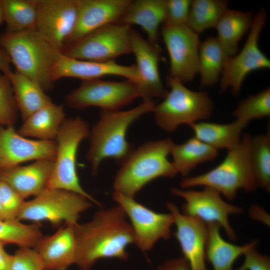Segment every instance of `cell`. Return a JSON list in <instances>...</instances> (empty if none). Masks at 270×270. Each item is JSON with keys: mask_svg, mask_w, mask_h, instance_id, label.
I'll use <instances>...</instances> for the list:
<instances>
[{"mask_svg": "<svg viewBox=\"0 0 270 270\" xmlns=\"http://www.w3.org/2000/svg\"><path fill=\"white\" fill-rule=\"evenodd\" d=\"M250 160L257 184L269 192L270 190V134L252 137Z\"/></svg>", "mask_w": 270, "mask_h": 270, "instance_id": "33", "label": "cell"}, {"mask_svg": "<svg viewBox=\"0 0 270 270\" xmlns=\"http://www.w3.org/2000/svg\"><path fill=\"white\" fill-rule=\"evenodd\" d=\"M10 270H44L38 254L30 247H20L11 256Z\"/></svg>", "mask_w": 270, "mask_h": 270, "instance_id": "39", "label": "cell"}, {"mask_svg": "<svg viewBox=\"0 0 270 270\" xmlns=\"http://www.w3.org/2000/svg\"><path fill=\"white\" fill-rule=\"evenodd\" d=\"M90 133L88 124L80 118L64 120L56 138L54 166L47 188L72 192L100 206L82 187L76 170L78 148L81 142L88 137Z\"/></svg>", "mask_w": 270, "mask_h": 270, "instance_id": "7", "label": "cell"}, {"mask_svg": "<svg viewBox=\"0 0 270 270\" xmlns=\"http://www.w3.org/2000/svg\"><path fill=\"white\" fill-rule=\"evenodd\" d=\"M112 198L124 212L130 222L134 242L142 252L150 250L160 240L170 238L174 224L172 213H158L132 198L114 192Z\"/></svg>", "mask_w": 270, "mask_h": 270, "instance_id": "12", "label": "cell"}, {"mask_svg": "<svg viewBox=\"0 0 270 270\" xmlns=\"http://www.w3.org/2000/svg\"><path fill=\"white\" fill-rule=\"evenodd\" d=\"M192 0H166L164 26L186 24Z\"/></svg>", "mask_w": 270, "mask_h": 270, "instance_id": "38", "label": "cell"}, {"mask_svg": "<svg viewBox=\"0 0 270 270\" xmlns=\"http://www.w3.org/2000/svg\"><path fill=\"white\" fill-rule=\"evenodd\" d=\"M228 9V2L224 0H192L186 25L199 34L215 27Z\"/></svg>", "mask_w": 270, "mask_h": 270, "instance_id": "32", "label": "cell"}, {"mask_svg": "<svg viewBox=\"0 0 270 270\" xmlns=\"http://www.w3.org/2000/svg\"><path fill=\"white\" fill-rule=\"evenodd\" d=\"M166 0H130L118 23L140 26L147 35L148 42L158 46L160 27L165 16Z\"/></svg>", "mask_w": 270, "mask_h": 270, "instance_id": "23", "label": "cell"}, {"mask_svg": "<svg viewBox=\"0 0 270 270\" xmlns=\"http://www.w3.org/2000/svg\"><path fill=\"white\" fill-rule=\"evenodd\" d=\"M10 64L11 61L8 54L0 46V70L8 76L12 72Z\"/></svg>", "mask_w": 270, "mask_h": 270, "instance_id": "42", "label": "cell"}, {"mask_svg": "<svg viewBox=\"0 0 270 270\" xmlns=\"http://www.w3.org/2000/svg\"><path fill=\"white\" fill-rule=\"evenodd\" d=\"M11 255L5 251H0V270H10Z\"/></svg>", "mask_w": 270, "mask_h": 270, "instance_id": "43", "label": "cell"}, {"mask_svg": "<svg viewBox=\"0 0 270 270\" xmlns=\"http://www.w3.org/2000/svg\"><path fill=\"white\" fill-rule=\"evenodd\" d=\"M251 12L228 9L215 26L216 38L226 56L230 57L238 52V43L249 32L252 20Z\"/></svg>", "mask_w": 270, "mask_h": 270, "instance_id": "26", "label": "cell"}, {"mask_svg": "<svg viewBox=\"0 0 270 270\" xmlns=\"http://www.w3.org/2000/svg\"><path fill=\"white\" fill-rule=\"evenodd\" d=\"M166 82L170 90L153 110L156 123L162 129L172 132L181 124L190 126L210 116L214 104L207 92L192 90L168 75Z\"/></svg>", "mask_w": 270, "mask_h": 270, "instance_id": "6", "label": "cell"}, {"mask_svg": "<svg viewBox=\"0 0 270 270\" xmlns=\"http://www.w3.org/2000/svg\"><path fill=\"white\" fill-rule=\"evenodd\" d=\"M112 75L124 77L136 85L140 80L136 65H121L114 60L96 62L80 60L68 57L62 52L54 64L51 78L53 82L64 78H77L84 81Z\"/></svg>", "mask_w": 270, "mask_h": 270, "instance_id": "18", "label": "cell"}, {"mask_svg": "<svg viewBox=\"0 0 270 270\" xmlns=\"http://www.w3.org/2000/svg\"><path fill=\"white\" fill-rule=\"evenodd\" d=\"M247 125L236 120L225 124L210 122H196L190 126L194 137L218 150H228L236 146L242 138V130Z\"/></svg>", "mask_w": 270, "mask_h": 270, "instance_id": "27", "label": "cell"}, {"mask_svg": "<svg viewBox=\"0 0 270 270\" xmlns=\"http://www.w3.org/2000/svg\"><path fill=\"white\" fill-rule=\"evenodd\" d=\"M0 46L8 54L16 72L38 83L44 90L52 86L51 73L62 52L34 29L0 36Z\"/></svg>", "mask_w": 270, "mask_h": 270, "instance_id": "4", "label": "cell"}, {"mask_svg": "<svg viewBox=\"0 0 270 270\" xmlns=\"http://www.w3.org/2000/svg\"><path fill=\"white\" fill-rule=\"evenodd\" d=\"M56 150V140L28 139L19 134L13 126L0 125V172L25 162L54 160Z\"/></svg>", "mask_w": 270, "mask_h": 270, "instance_id": "16", "label": "cell"}, {"mask_svg": "<svg viewBox=\"0 0 270 270\" xmlns=\"http://www.w3.org/2000/svg\"><path fill=\"white\" fill-rule=\"evenodd\" d=\"M74 226L64 224L53 234L43 236L34 247L43 262L44 270H66L75 264Z\"/></svg>", "mask_w": 270, "mask_h": 270, "instance_id": "21", "label": "cell"}, {"mask_svg": "<svg viewBox=\"0 0 270 270\" xmlns=\"http://www.w3.org/2000/svg\"><path fill=\"white\" fill-rule=\"evenodd\" d=\"M207 226L208 235L206 258L213 270H236L234 264L236 260L258 244V240L241 246L230 243L222 236L221 228L218 224L212 223Z\"/></svg>", "mask_w": 270, "mask_h": 270, "instance_id": "24", "label": "cell"}, {"mask_svg": "<svg viewBox=\"0 0 270 270\" xmlns=\"http://www.w3.org/2000/svg\"><path fill=\"white\" fill-rule=\"evenodd\" d=\"M140 97L136 84L129 80L113 82L96 79L83 81L65 98L71 107L84 109L90 106L112 111L130 104Z\"/></svg>", "mask_w": 270, "mask_h": 270, "instance_id": "11", "label": "cell"}, {"mask_svg": "<svg viewBox=\"0 0 270 270\" xmlns=\"http://www.w3.org/2000/svg\"><path fill=\"white\" fill-rule=\"evenodd\" d=\"M170 154L177 172L187 177L198 165L215 159L218 150L194 137L180 144H174Z\"/></svg>", "mask_w": 270, "mask_h": 270, "instance_id": "29", "label": "cell"}, {"mask_svg": "<svg viewBox=\"0 0 270 270\" xmlns=\"http://www.w3.org/2000/svg\"><path fill=\"white\" fill-rule=\"evenodd\" d=\"M65 116L63 106L52 102L25 120L18 132L26 138L54 140Z\"/></svg>", "mask_w": 270, "mask_h": 270, "instance_id": "25", "label": "cell"}, {"mask_svg": "<svg viewBox=\"0 0 270 270\" xmlns=\"http://www.w3.org/2000/svg\"><path fill=\"white\" fill-rule=\"evenodd\" d=\"M252 137L248 134H243L240 142L228 150L221 163L204 174L185 177L180 182L181 187H208L230 201L235 198L240 189L246 192L254 190L258 186L250 160Z\"/></svg>", "mask_w": 270, "mask_h": 270, "instance_id": "5", "label": "cell"}, {"mask_svg": "<svg viewBox=\"0 0 270 270\" xmlns=\"http://www.w3.org/2000/svg\"><path fill=\"white\" fill-rule=\"evenodd\" d=\"M5 244L0 242V251L4 250V246Z\"/></svg>", "mask_w": 270, "mask_h": 270, "instance_id": "46", "label": "cell"}, {"mask_svg": "<svg viewBox=\"0 0 270 270\" xmlns=\"http://www.w3.org/2000/svg\"><path fill=\"white\" fill-rule=\"evenodd\" d=\"M4 22L2 0H0V25Z\"/></svg>", "mask_w": 270, "mask_h": 270, "instance_id": "44", "label": "cell"}, {"mask_svg": "<svg viewBox=\"0 0 270 270\" xmlns=\"http://www.w3.org/2000/svg\"><path fill=\"white\" fill-rule=\"evenodd\" d=\"M91 202L72 192L46 188L34 199L24 202L18 220L48 221L54 226L63 222L76 225L80 214L92 206Z\"/></svg>", "mask_w": 270, "mask_h": 270, "instance_id": "8", "label": "cell"}, {"mask_svg": "<svg viewBox=\"0 0 270 270\" xmlns=\"http://www.w3.org/2000/svg\"><path fill=\"white\" fill-rule=\"evenodd\" d=\"M4 220L3 210L2 206V204L0 200V220Z\"/></svg>", "mask_w": 270, "mask_h": 270, "instance_id": "45", "label": "cell"}, {"mask_svg": "<svg viewBox=\"0 0 270 270\" xmlns=\"http://www.w3.org/2000/svg\"><path fill=\"white\" fill-rule=\"evenodd\" d=\"M18 111L10 80L8 76L0 74V125L13 126Z\"/></svg>", "mask_w": 270, "mask_h": 270, "instance_id": "36", "label": "cell"}, {"mask_svg": "<svg viewBox=\"0 0 270 270\" xmlns=\"http://www.w3.org/2000/svg\"><path fill=\"white\" fill-rule=\"evenodd\" d=\"M166 207L174 218V236L178 240L183 258L190 270H208L206 250L208 235L207 224L202 220L183 214L172 202Z\"/></svg>", "mask_w": 270, "mask_h": 270, "instance_id": "17", "label": "cell"}, {"mask_svg": "<svg viewBox=\"0 0 270 270\" xmlns=\"http://www.w3.org/2000/svg\"><path fill=\"white\" fill-rule=\"evenodd\" d=\"M161 35L170 58L168 76L183 84L192 80L198 72V34L184 24L162 26Z\"/></svg>", "mask_w": 270, "mask_h": 270, "instance_id": "14", "label": "cell"}, {"mask_svg": "<svg viewBox=\"0 0 270 270\" xmlns=\"http://www.w3.org/2000/svg\"><path fill=\"white\" fill-rule=\"evenodd\" d=\"M156 270H190L188 262L182 256L166 260Z\"/></svg>", "mask_w": 270, "mask_h": 270, "instance_id": "41", "label": "cell"}, {"mask_svg": "<svg viewBox=\"0 0 270 270\" xmlns=\"http://www.w3.org/2000/svg\"><path fill=\"white\" fill-rule=\"evenodd\" d=\"M54 160L40 159L26 166H17L0 172V181L8 184L23 199L36 196L47 188Z\"/></svg>", "mask_w": 270, "mask_h": 270, "instance_id": "22", "label": "cell"}, {"mask_svg": "<svg viewBox=\"0 0 270 270\" xmlns=\"http://www.w3.org/2000/svg\"><path fill=\"white\" fill-rule=\"evenodd\" d=\"M232 115L236 120L246 124L252 120L270 115V88H267L260 92L248 96L241 100Z\"/></svg>", "mask_w": 270, "mask_h": 270, "instance_id": "35", "label": "cell"}, {"mask_svg": "<svg viewBox=\"0 0 270 270\" xmlns=\"http://www.w3.org/2000/svg\"><path fill=\"white\" fill-rule=\"evenodd\" d=\"M242 264L236 270H270V259L266 255L259 253L254 247L244 254Z\"/></svg>", "mask_w": 270, "mask_h": 270, "instance_id": "40", "label": "cell"}, {"mask_svg": "<svg viewBox=\"0 0 270 270\" xmlns=\"http://www.w3.org/2000/svg\"><path fill=\"white\" fill-rule=\"evenodd\" d=\"M44 236L36 222L24 224L20 220H0V242L20 247H34Z\"/></svg>", "mask_w": 270, "mask_h": 270, "instance_id": "34", "label": "cell"}, {"mask_svg": "<svg viewBox=\"0 0 270 270\" xmlns=\"http://www.w3.org/2000/svg\"><path fill=\"white\" fill-rule=\"evenodd\" d=\"M132 29L128 25L114 23L106 26L66 47L65 56L78 60L107 62L132 53Z\"/></svg>", "mask_w": 270, "mask_h": 270, "instance_id": "10", "label": "cell"}, {"mask_svg": "<svg viewBox=\"0 0 270 270\" xmlns=\"http://www.w3.org/2000/svg\"><path fill=\"white\" fill-rule=\"evenodd\" d=\"M132 50L136 58L140 80L136 85L140 97L144 100L152 98H164L168 91L162 84L159 72L161 49L144 40L138 32L132 30Z\"/></svg>", "mask_w": 270, "mask_h": 270, "instance_id": "20", "label": "cell"}, {"mask_svg": "<svg viewBox=\"0 0 270 270\" xmlns=\"http://www.w3.org/2000/svg\"><path fill=\"white\" fill-rule=\"evenodd\" d=\"M171 192L184 200L182 208L183 214L198 218L206 224H218L223 228L230 240H236V234L230 226L228 218L231 214H241V208L228 203L218 191L208 187H204L202 190L172 188Z\"/></svg>", "mask_w": 270, "mask_h": 270, "instance_id": "13", "label": "cell"}, {"mask_svg": "<svg viewBox=\"0 0 270 270\" xmlns=\"http://www.w3.org/2000/svg\"><path fill=\"white\" fill-rule=\"evenodd\" d=\"M226 58L216 38L210 36L200 42L198 73L202 86H212L218 81Z\"/></svg>", "mask_w": 270, "mask_h": 270, "instance_id": "30", "label": "cell"}, {"mask_svg": "<svg viewBox=\"0 0 270 270\" xmlns=\"http://www.w3.org/2000/svg\"><path fill=\"white\" fill-rule=\"evenodd\" d=\"M127 216L118 205L97 212L92 219L74 226L76 250L75 264L80 270H91L102 258L128 259L126 248L134 243Z\"/></svg>", "mask_w": 270, "mask_h": 270, "instance_id": "1", "label": "cell"}, {"mask_svg": "<svg viewBox=\"0 0 270 270\" xmlns=\"http://www.w3.org/2000/svg\"><path fill=\"white\" fill-rule=\"evenodd\" d=\"M77 16V0H37L34 30L62 52L74 30Z\"/></svg>", "mask_w": 270, "mask_h": 270, "instance_id": "15", "label": "cell"}, {"mask_svg": "<svg viewBox=\"0 0 270 270\" xmlns=\"http://www.w3.org/2000/svg\"><path fill=\"white\" fill-rule=\"evenodd\" d=\"M6 32H18L34 28L37 0H2Z\"/></svg>", "mask_w": 270, "mask_h": 270, "instance_id": "31", "label": "cell"}, {"mask_svg": "<svg viewBox=\"0 0 270 270\" xmlns=\"http://www.w3.org/2000/svg\"><path fill=\"white\" fill-rule=\"evenodd\" d=\"M130 2V0H77L76 22L66 44V47L106 26L118 22Z\"/></svg>", "mask_w": 270, "mask_h": 270, "instance_id": "19", "label": "cell"}, {"mask_svg": "<svg viewBox=\"0 0 270 270\" xmlns=\"http://www.w3.org/2000/svg\"><path fill=\"white\" fill-rule=\"evenodd\" d=\"M174 144L165 138L146 142L133 150L116 174L114 192L134 198L151 181L175 176L178 172L168 159Z\"/></svg>", "mask_w": 270, "mask_h": 270, "instance_id": "3", "label": "cell"}, {"mask_svg": "<svg viewBox=\"0 0 270 270\" xmlns=\"http://www.w3.org/2000/svg\"><path fill=\"white\" fill-rule=\"evenodd\" d=\"M8 77L24 120L52 102L40 86L30 78L16 71L12 72Z\"/></svg>", "mask_w": 270, "mask_h": 270, "instance_id": "28", "label": "cell"}, {"mask_svg": "<svg viewBox=\"0 0 270 270\" xmlns=\"http://www.w3.org/2000/svg\"><path fill=\"white\" fill-rule=\"evenodd\" d=\"M268 17L264 10L254 16L248 38L238 53L226 59L220 80V91L230 89L232 94L238 96L246 76L257 70L268 69L270 60L258 46L260 34Z\"/></svg>", "mask_w": 270, "mask_h": 270, "instance_id": "9", "label": "cell"}, {"mask_svg": "<svg viewBox=\"0 0 270 270\" xmlns=\"http://www.w3.org/2000/svg\"><path fill=\"white\" fill-rule=\"evenodd\" d=\"M0 200L4 220H18L24 202V199L10 186L2 181H0Z\"/></svg>", "mask_w": 270, "mask_h": 270, "instance_id": "37", "label": "cell"}, {"mask_svg": "<svg viewBox=\"0 0 270 270\" xmlns=\"http://www.w3.org/2000/svg\"><path fill=\"white\" fill-rule=\"evenodd\" d=\"M152 100H144L137 106L124 111L102 110L100 118L92 128L90 146L86 156L96 174L104 160L110 158L122 163L134 150L126 140L130 125L142 115L153 112L156 106Z\"/></svg>", "mask_w": 270, "mask_h": 270, "instance_id": "2", "label": "cell"}]
</instances>
